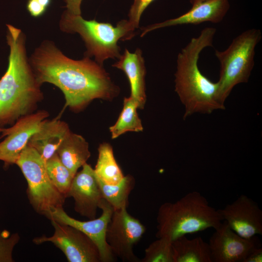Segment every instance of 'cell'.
Instances as JSON below:
<instances>
[{
	"instance_id": "29",
	"label": "cell",
	"mask_w": 262,
	"mask_h": 262,
	"mask_svg": "<svg viewBox=\"0 0 262 262\" xmlns=\"http://www.w3.org/2000/svg\"><path fill=\"white\" fill-rule=\"evenodd\" d=\"M262 248L258 247L253 250L244 260V262H262Z\"/></svg>"
},
{
	"instance_id": "14",
	"label": "cell",
	"mask_w": 262,
	"mask_h": 262,
	"mask_svg": "<svg viewBox=\"0 0 262 262\" xmlns=\"http://www.w3.org/2000/svg\"><path fill=\"white\" fill-rule=\"evenodd\" d=\"M74 200V210L89 220L96 218L103 198L94 168L85 163L74 175L66 197Z\"/></svg>"
},
{
	"instance_id": "19",
	"label": "cell",
	"mask_w": 262,
	"mask_h": 262,
	"mask_svg": "<svg viewBox=\"0 0 262 262\" xmlns=\"http://www.w3.org/2000/svg\"><path fill=\"white\" fill-rule=\"evenodd\" d=\"M172 245L173 262H212L209 244L200 237L189 239L182 236Z\"/></svg>"
},
{
	"instance_id": "31",
	"label": "cell",
	"mask_w": 262,
	"mask_h": 262,
	"mask_svg": "<svg viewBox=\"0 0 262 262\" xmlns=\"http://www.w3.org/2000/svg\"><path fill=\"white\" fill-rule=\"evenodd\" d=\"M3 127L0 125V133L2 130Z\"/></svg>"
},
{
	"instance_id": "18",
	"label": "cell",
	"mask_w": 262,
	"mask_h": 262,
	"mask_svg": "<svg viewBox=\"0 0 262 262\" xmlns=\"http://www.w3.org/2000/svg\"><path fill=\"white\" fill-rule=\"evenodd\" d=\"M56 153L74 176L91 156L88 143L82 135L72 131L63 141Z\"/></svg>"
},
{
	"instance_id": "23",
	"label": "cell",
	"mask_w": 262,
	"mask_h": 262,
	"mask_svg": "<svg viewBox=\"0 0 262 262\" xmlns=\"http://www.w3.org/2000/svg\"><path fill=\"white\" fill-rule=\"evenodd\" d=\"M48 175L55 187L66 197L74 176L55 153L46 162Z\"/></svg>"
},
{
	"instance_id": "21",
	"label": "cell",
	"mask_w": 262,
	"mask_h": 262,
	"mask_svg": "<svg viewBox=\"0 0 262 262\" xmlns=\"http://www.w3.org/2000/svg\"><path fill=\"white\" fill-rule=\"evenodd\" d=\"M98 180L103 198L114 211L128 207L129 195L135 186L133 176H124L120 181L115 184H106L98 179Z\"/></svg>"
},
{
	"instance_id": "8",
	"label": "cell",
	"mask_w": 262,
	"mask_h": 262,
	"mask_svg": "<svg viewBox=\"0 0 262 262\" xmlns=\"http://www.w3.org/2000/svg\"><path fill=\"white\" fill-rule=\"evenodd\" d=\"M54 233L33 240L35 245L49 242L59 248L69 262H101L98 247L86 234L78 229L51 220Z\"/></svg>"
},
{
	"instance_id": "1",
	"label": "cell",
	"mask_w": 262,
	"mask_h": 262,
	"mask_svg": "<svg viewBox=\"0 0 262 262\" xmlns=\"http://www.w3.org/2000/svg\"><path fill=\"white\" fill-rule=\"evenodd\" d=\"M38 82L59 88L68 107L78 112L96 99L111 101L120 93L103 66L84 56L76 60L66 56L51 41L41 43L29 58Z\"/></svg>"
},
{
	"instance_id": "28",
	"label": "cell",
	"mask_w": 262,
	"mask_h": 262,
	"mask_svg": "<svg viewBox=\"0 0 262 262\" xmlns=\"http://www.w3.org/2000/svg\"><path fill=\"white\" fill-rule=\"evenodd\" d=\"M82 0H65L66 10L69 14L81 15V6Z\"/></svg>"
},
{
	"instance_id": "2",
	"label": "cell",
	"mask_w": 262,
	"mask_h": 262,
	"mask_svg": "<svg viewBox=\"0 0 262 262\" xmlns=\"http://www.w3.org/2000/svg\"><path fill=\"white\" fill-rule=\"evenodd\" d=\"M6 27L8 64L0 79V125L2 127L35 112L44 98L42 85L27 57L25 34L12 25Z\"/></svg>"
},
{
	"instance_id": "4",
	"label": "cell",
	"mask_w": 262,
	"mask_h": 262,
	"mask_svg": "<svg viewBox=\"0 0 262 262\" xmlns=\"http://www.w3.org/2000/svg\"><path fill=\"white\" fill-rule=\"evenodd\" d=\"M222 221L218 210L209 205L206 198L199 192L193 191L174 202H166L160 206L156 236L173 241L209 228L216 229Z\"/></svg>"
},
{
	"instance_id": "5",
	"label": "cell",
	"mask_w": 262,
	"mask_h": 262,
	"mask_svg": "<svg viewBox=\"0 0 262 262\" xmlns=\"http://www.w3.org/2000/svg\"><path fill=\"white\" fill-rule=\"evenodd\" d=\"M59 27L66 33L79 34L86 48L84 56L93 57L101 65L108 59L120 57L119 40H129L135 36V29L128 20H121L114 26L95 19L86 20L81 15H72L66 10L62 14Z\"/></svg>"
},
{
	"instance_id": "16",
	"label": "cell",
	"mask_w": 262,
	"mask_h": 262,
	"mask_svg": "<svg viewBox=\"0 0 262 262\" xmlns=\"http://www.w3.org/2000/svg\"><path fill=\"white\" fill-rule=\"evenodd\" d=\"M112 66L125 73L130 85V97L136 102L138 109H143L147 100L145 83L147 72L141 49L137 48L134 52H131L126 49Z\"/></svg>"
},
{
	"instance_id": "9",
	"label": "cell",
	"mask_w": 262,
	"mask_h": 262,
	"mask_svg": "<svg viewBox=\"0 0 262 262\" xmlns=\"http://www.w3.org/2000/svg\"><path fill=\"white\" fill-rule=\"evenodd\" d=\"M127 209L124 207L114 211L107 229L106 239L115 256L123 261L138 262L133 248L142 238L146 228Z\"/></svg>"
},
{
	"instance_id": "13",
	"label": "cell",
	"mask_w": 262,
	"mask_h": 262,
	"mask_svg": "<svg viewBox=\"0 0 262 262\" xmlns=\"http://www.w3.org/2000/svg\"><path fill=\"white\" fill-rule=\"evenodd\" d=\"M223 220L240 236L249 239L262 235V211L258 204L245 195L217 210Z\"/></svg>"
},
{
	"instance_id": "3",
	"label": "cell",
	"mask_w": 262,
	"mask_h": 262,
	"mask_svg": "<svg viewBox=\"0 0 262 262\" xmlns=\"http://www.w3.org/2000/svg\"><path fill=\"white\" fill-rule=\"evenodd\" d=\"M216 29L206 27L192 38L177 56L175 90L185 107L184 118L195 113L211 114L225 109L219 98V84L200 72L198 61L201 52L213 46Z\"/></svg>"
},
{
	"instance_id": "25",
	"label": "cell",
	"mask_w": 262,
	"mask_h": 262,
	"mask_svg": "<svg viewBox=\"0 0 262 262\" xmlns=\"http://www.w3.org/2000/svg\"><path fill=\"white\" fill-rule=\"evenodd\" d=\"M20 240L17 232L0 230V262H13V251Z\"/></svg>"
},
{
	"instance_id": "22",
	"label": "cell",
	"mask_w": 262,
	"mask_h": 262,
	"mask_svg": "<svg viewBox=\"0 0 262 262\" xmlns=\"http://www.w3.org/2000/svg\"><path fill=\"white\" fill-rule=\"evenodd\" d=\"M138 109L136 102L131 98H124L123 108L116 122L109 128L113 139L127 132L143 131L141 120L137 112Z\"/></svg>"
},
{
	"instance_id": "17",
	"label": "cell",
	"mask_w": 262,
	"mask_h": 262,
	"mask_svg": "<svg viewBox=\"0 0 262 262\" xmlns=\"http://www.w3.org/2000/svg\"><path fill=\"white\" fill-rule=\"evenodd\" d=\"M70 131L68 124L59 118H47L31 136L27 145L34 148L46 162L56 153Z\"/></svg>"
},
{
	"instance_id": "7",
	"label": "cell",
	"mask_w": 262,
	"mask_h": 262,
	"mask_svg": "<svg viewBox=\"0 0 262 262\" xmlns=\"http://www.w3.org/2000/svg\"><path fill=\"white\" fill-rule=\"evenodd\" d=\"M16 164L26 180L28 198L36 213L45 216L51 210L63 207L66 197L51 181L45 162L34 148L27 145Z\"/></svg>"
},
{
	"instance_id": "26",
	"label": "cell",
	"mask_w": 262,
	"mask_h": 262,
	"mask_svg": "<svg viewBox=\"0 0 262 262\" xmlns=\"http://www.w3.org/2000/svg\"><path fill=\"white\" fill-rule=\"evenodd\" d=\"M154 0H134L128 14V20L133 28L136 29L138 28L141 15Z\"/></svg>"
},
{
	"instance_id": "6",
	"label": "cell",
	"mask_w": 262,
	"mask_h": 262,
	"mask_svg": "<svg viewBox=\"0 0 262 262\" xmlns=\"http://www.w3.org/2000/svg\"><path fill=\"white\" fill-rule=\"evenodd\" d=\"M261 38L260 30L248 29L234 38L225 50H215L220 66L217 82L222 104L235 85L248 82L254 65L255 48Z\"/></svg>"
},
{
	"instance_id": "20",
	"label": "cell",
	"mask_w": 262,
	"mask_h": 262,
	"mask_svg": "<svg viewBox=\"0 0 262 262\" xmlns=\"http://www.w3.org/2000/svg\"><path fill=\"white\" fill-rule=\"evenodd\" d=\"M94 170L97 179L106 184H116L124 177L115 158L112 147L106 142L98 147V157Z\"/></svg>"
},
{
	"instance_id": "24",
	"label": "cell",
	"mask_w": 262,
	"mask_h": 262,
	"mask_svg": "<svg viewBox=\"0 0 262 262\" xmlns=\"http://www.w3.org/2000/svg\"><path fill=\"white\" fill-rule=\"evenodd\" d=\"M172 241L165 237L158 238L145 250L142 262H173Z\"/></svg>"
},
{
	"instance_id": "11",
	"label": "cell",
	"mask_w": 262,
	"mask_h": 262,
	"mask_svg": "<svg viewBox=\"0 0 262 262\" xmlns=\"http://www.w3.org/2000/svg\"><path fill=\"white\" fill-rule=\"evenodd\" d=\"M49 116L47 111H36L19 118L11 127L2 128L0 138H5L0 142V161L4 167L16 164L31 136Z\"/></svg>"
},
{
	"instance_id": "30",
	"label": "cell",
	"mask_w": 262,
	"mask_h": 262,
	"mask_svg": "<svg viewBox=\"0 0 262 262\" xmlns=\"http://www.w3.org/2000/svg\"><path fill=\"white\" fill-rule=\"evenodd\" d=\"M203 0H190V3L193 5Z\"/></svg>"
},
{
	"instance_id": "10",
	"label": "cell",
	"mask_w": 262,
	"mask_h": 262,
	"mask_svg": "<svg viewBox=\"0 0 262 262\" xmlns=\"http://www.w3.org/2000/svg\"><path fill=\"white\" fill-rule=\"evenodd\" d=\"M99 209L102 210L101 215L88 221H80L70 216L63 207L51 210L45 216L50 220H53L59 223L72 226L82 231L98 247L101 262H111L114 260L115 256L106 241V234L114 210L104 198Z\"/></svg>"
},
{
	"instance_id": "15",
	"label": "cell",
	"mask_w": 262,
	"mask_h": 262,
	"mask_svg": "<svg viewBox=\"0 0 262 262\" xmlns=\"http://www.w3.org/2000/svg\"><path fill=\"white\" fill-rule=\"evenodd\" d=\"M230 7L229 0H205L192 5L182 15L165 21L146 26L142 29L141 37L153 30L173 26L194 24L205 22H220Z\"/></svg>"
},
{
	"instance_id": "27",
	"label": "cell",
	"mask_w": 262,
	"mask_h": 262,
	"mask_svg": "<svg viewBox=\"0 0 262 262\" xmlns=\"http://www.w3.org/2000/svg\"><path fill=\"white\" fill-rule=\"evenodd\" d=\"M51 2L52 0H28L26 8L31 16L39 17L46 13Z\"/></svg>"
},
{
	"instance_id": "12",
	"label": "cell",
	"mask_w": 262,
	"mask_h": 262,
	"mask_svg": "<svg viewBox=\"0 0 262 262\" xmlns=\"http://www.w3.org/2000/svg\"><path fill=\"white\" fill-rule=\"evenodd\" d=\"M214 230L208 243L212 262H244L253 250L261 247L256 235L249 239L243 238L225 221Z\"/></svg>"
}]
</instances>
